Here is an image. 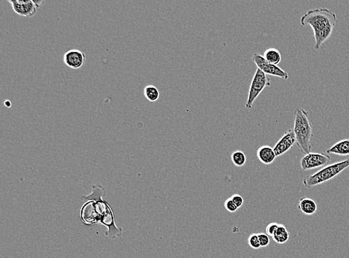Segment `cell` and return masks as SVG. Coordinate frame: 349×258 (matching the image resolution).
Here are the masks:
<instances>
[{
    "label": "cell",
    "mask_w": 349,
    "mask_h": 258,
    "mask_svg": "<svg viewBox=\"0 0 349 258\" xmlns=\"http://www.w3.org/2000/svg\"><path fill=\"white\" fill-rule=\"evenodd\" d=\"M92 191L90 195L82 196L81 199L86 202L81 210L82 222L86 225H104L108 229L106 236L112 240L120 237L122 229L117 227L111 207L103 199L107 193L105 188L101 185H94L92 187Z\"/></svg>",
    "instance_id": "obj_1"
},
{
    "label": "cell",
    "mask_w": 349,
    "mask_h": 258,
    "mask_svg": "<svg viewBox=\"0 0 349 258\" xmlns=\"http://www.w3.org/2000/svg\"><path fill=\"white\" fill-rule=\"evenodd\" d=\"M300 21L302 26H312L315 39V50H318L332 34L337 23V17L335 13L323 8L308 11L301 17Z\"/></svg>",
    "instance_id": "obj_2"
},
{
    "label": "cell",
    "mask_w": 349,
    "mask_h": 258,
    "mask_svg": "<svg viewBox=\"0 0 349 258\" xmlns=\"http://www.w3.org/2000/svg\"><path fill=\"white\" fill-rule=\"evenodd\" d=\"M309 113L304 109L295 111L293 132L296 136V143L304 154L312 153V141L313 137V126L309 119Z\"/></svg>",
    "instance_id": "obj_3"
},
{
    "label": "cell",
    "mask_w": 349,
    "mask_h": 258,
    "mask_svg": "<svg viewBox=\"0 0 349 258\" xmlns=\"http://www.w3.org/2000/svg\"><path fill=\"white\" fill-rule=\"evenodd\" d=\"M348 167H349V158L342 160L339 162L333 163L329 165L325 166L315 174L307 176L303 180V184L305 188H314L317 185L330 181Z\"/></svg>",
    "instance_id": "obj_4"
},
{
    "label": "cell",
    "mask_w": 349,
    "mask_h": 258,
    "mask_svg": "<svg viewBox=\"0 0 349 258\" xmlns=\"http://www.w3.org/2000/svg\"><path fill=\"white\" fill-rule=\"evenodd\" d=\"M270 79L262 71L257 69L250 84L248 99L245 104L246 108L252 109L254 101L259 96L265 87H270Z\"/></svg>",
    "instance_id": "obj_5"
},
{
    "label": "cell",
    "mask_w": 349,
    "mask_h": 258,
    "mask_svg": "<svg viewBox=\"0 0 349 258\" xmlns=\"http://www.w3.org/2000/svg\"><path fill=\"white\" fill-rule=\"evenodd\" d=\"M252 59L256 65L257 68L262 71L266 75L275 76V77L284 79V80H288V77H289L288 72H285L276 65L268 63L262 55L258 53L254 54L252 57Z\"/></svg>",
    "instance_id": "obj_6"
},
{
    "label": "cell",
    "mask_w": 349,
    "mask_h": 258,
    "mask_svg": "<svg viewBox=\"0 0 349 258\" xmlns=\"http://www.w3.org/2000/svg\"><path fill=\"white\" fill-rule=\"evenodd\" d=\"M331 157L324 153H310L301 158L300 164L303 170H312L328 165Z\"/></svg>",
    "instance_id": "obj_7"
},
{
    "label": "cell",
    "mask_w": 349,
    "mask_h": 258,
    "mask_svg": "<svg viewBox=\"0 0 349 258\" xmlns=\"http://www.w3.org/2000/svg\"><path fill=\"white\" fill-rule=\"evenodd\" d=\"M8 3L12 5L13 10L16 14L21 17H33L37 11V7L34 4L33 0H27V1H20V0H14L11 1L9 0Z\"/></svg>",
    "instance_id": "obj_8"
},
{
    "label": "cell",
    "mask_w": 349,
    "mask_h": 258,
    "mask_svg": "<svg viewBox=\"0 0 349 258\" xmlns=\"http://www.w3.org/2000/svg\"><path fill=\"white\" fill-rule=\"evenodd\" d=\"M296 143V136L293 130L286 131L274 146V150L277 157L285 154L286 152L293 148V145Z\"/></svg>",
    "instance_id": "obj_9"
},
{
    "label": "cell",
    "mask_w": 349,
    "mask_h": 258,
    "mask_svg": "<svg viewBox=\"0 0 349 258\" xmlns=\"http://www.w3.org/2000/svg\"><path fill=\"white\" fill-rule=\"evenodd\" d=\"M86 55L82 51L71 50L66 52L63 56V62L66 66L73 69H79L85 64Z\"/></svg>",
    "instance_id": "obj_10"
},
{
    "label": "cell",
    "mask_w": 349,
    "mask_h": 258,
    "mask_svg": "<svg viewBox=\"0 0 349 258\" xmlns=\"http://www.w3.org/2000/svg\"><path fill=\"white\" fill-rule=\"evenodd\" d=\"M257 157L263 164H270L275 161L277 156L274 148L264 145L257 150Z\"/></svg>",
    "instance_id": "obj_11"
},
{
    "label": "cell",
    "mask_w": 349,
    "mask_h": 258,
    "mask_svg": "<svg viewBox=\"0 0 349 258\" xmlns=\"http://www.w3.org/2000/svg\"><path fill=\"white\" fill-rule=\"evenodd\" d=\"M298 208L305 215H313L318 209L317 202L314 199L307 197L301 198Z\"/></svg>",
    "instance_id": "obj_12"
},
{
    "label": "cell",
    "mask_w": 349,
    "mask_h": 258,
    "mask_svg": "<svg viewBox=\"0 0 349 258\" xmlns=\"http://www.w3.org/2000/svg\"><path fill=\"white\" fill-rule=\"evenodd\" d=\"M327 153L338 155V156H348L349 139H342L334 144L331 148L327 150Z\"/></svg>",
    "instance_id": "obj_13"
},
{
    "label": "cell",
    "mask_w": 349,
    "mask_h": 258,
    "mask_svg": "<svg viewBox=\"0 0 349 258\" xmlns=\"http://www.w3.org/2000/svg\"><path fill=\"white\" fill-rule=\"evenodd\" d=\"M272 238L278 244H284L288 241L290 238V233L285 225L279 224L277 232Z\"/></svg>",
    "instance_id": "obj_14"
},
{
    "label": "cell",
    "mask_w": 349,
    "mask_h": 258,
    "mask_svg": "<svg viewBox=\"0 0 349 258\" xmlns=\"http://www.w3.org/2000/svg\"><path fill=\"white\" fill-rule=\"evenodd\" d=\"M264 58L268 63L278 66L282 61V55L277 49L269 48L265 51Z\"/></svg>",
    "instance_id": "obj_15"
},
{
    "label": "cell",
    "mask_w": 349,
    "mask_h": 258,
    "mask_svg": "<svg viewBox=\"0 0 349 258\" xmlns=\"http://www.w3.org/2000/svg\"><path fill=\"white\" fill-rule=\"evenodd\" d=\"M144 95L146 99L150 102H156L160 99V92L156 87L148 85L144 90Z\"/></svg>",
    "instance_id": "obj_16"
},
{
    "label": "cell",
    "mask_w": 349,
    "mask_h": 258,
    "mask_svg": "<svg viewBox=\"0 0 349 258\" xmlns=\"http://www.w3.org/2000/svg\"><path fill=\"white\" fill-rule=\"evenodd\" d=\"M231 161L237 167H242L247 162V156L244 152L236 150L233 152L231 156Z\"/></svg>",
    "instance_id": "obj_17"
},
{
    "label": "cell",
    "mask_w": 349,
    "mask_h": 258,
    "mask_svg": "<svg viewBox=\"0 0 349 258\" xmlns=\"http://www.w3.org/2000/svg\"><path fill=\"white\" fill-rule=\"evenodd\" d=\"M248 243L249 246L253 249H258V248H261L258 234L254 233L250 235L248 238Z\"/></svg>",
    "instance_id": "obj_18"
},
{
    "label": "cell",
    "mask_w": 349,
    "mask_h": 258,
    "mask_svg": "<svg viewBox=\"0 0 349 258\" xmlns=\"http://www.w3.org/2000/svg\"><path fill=\"white\" fill-rule=\"evenodd\" d=\"M279 226V224L277 223H269V224H268L266 227V234H267L269 237H274V234H275L276 232H277Z\"/></svg>",
    "instance_id": "obj_19"
},
{
    "label": "cell",
    "mask_w": 349,
    "mask_h": 258,
    "mask_svg": "<svg viewBox=\"0 0 349 258\" xmlns=\"http://www.w3.org/2000/svg\"><path fill=\"white\" fill-rule=\"evenodd\" d=\"M224 207L225 208H226V210H227V211L230 212V213H234V212H236V210L239 209V208L237 207V205H236V204L233 202V201L231 200L230 198L229 199H226V200L225 201Z\"/></svg>",
    "instance_id": "obj_20"
},
{
    "label": "cell",
    "mask_w": 349,
    "mask_h": 258,
    "mask_svg": "<svg viewBox=\"0 0 349 258\" xmlns=\"http://www.w3.org/2000/svg\"><path fill=\"white\" fill-rule=\"evenodd\" d=\"M261 247H266L269 244V237L265 233L258 234Z\"/></svg>",
    "instance_id": "obj_21"
},
{
    "label": "cell",
    "mask_w": 349,
    "mask_h": 258,
    "mask_svg": "<svg viewBox=\"0 0 349 258\" xmlns=\"http://www.w3.org/2000/svg\"><path fill=\"white\" fill-rule=\"evenodd\" d=\"M230 199L233 201L235 204L237 205L238 208H240L242 206L243 204H244V199L239 194H234V195L231 196Z\"/></svg>",
    "instance_id": "obj_22"
},
{
    "label": "cell",
    "mask_w": 349,
    "mask_h": 258,
    "mask_svg": "<svg viewBox=\"0 0 349 258\" xmlns=\"http://www.w3.org/2000/svg\"><path fill=\"white\" fill-rule=\"evenodd\" d=\"M34 4L36 5V7L38 8L40 7V6H42L43 4H44L45 2L44 1H34Z\"/></svg>",
    "instance_id": "obj_23"
},
{
    "label": "cell",
    "mask_w": 349,
    "mask_h": 258,
    "mask_svg": "<svg viewBox=\"0 0 349 258\" xmlns=\"http://www.w3.org/2000/svg\"><path fill=\"white\" fill-rule=\"evenodd\" d=\"M5 105H6V107H9H9H10L11 106H12V104H11L10 101H5Z\"/></svg>",
    "instance_id": "obj_24"
}]
</instances>
